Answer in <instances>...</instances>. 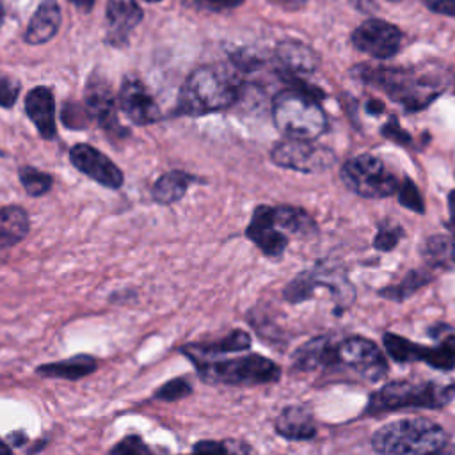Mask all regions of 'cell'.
<instances>
[{
  "label": "cell",
  "mask_w": 455,
  "mask_h": 455,
  "mask_svg": "<svg viewBox=\"0 0 455 455\" xmlns=\"http://www.w3.org/2000/svg\"><path fill=\"white\" fill-rule=\"evenodd\" d=\"M142 9L135 0H108L107 4V41L124 44L132 30L140 23Z\"/></svg>",
  "instance_id": "cell-14"
},
{
  "label": "cell",
  "mask_w": 455,
  "mask_h": 455,
  "mask_svg": "<svg viewBox=\"0 0 455 455\" xmlns=\"http://www.w3.org/2000/svg\"><path fill=\"white\" fill-rule=\"evenodd\" d=\"M323 92L304 82L293 80L290 89L281 91L274 98L272 116L275 126L288 139L313 140L323 133L327 126L325 114L318 103Z\"/></svg>",
  "instance_id": "cell-2"
},
{
  "label": "cell",
  "mask_w": 455,
  "mask_h": 455,
  "mask_svg": "<svg viewBox=\"0 0 455 455\" xmlns=\"http://www.w3.org/2000/svg\"><path fill=\"white\" fill-rule=\"evenodd\" d=\"M96 370V359L91 355H75L64 361H57V363H46L43 366H39L36 371L43 377L48 379H69V380H76L82 379L89 373H92Z\"/></svg>",
  "instance_id": "cell-22"
},
{
  "label": "cell",
  "mask_w": 455,
  "mask_h": 455,
  "mask_svg": "<svg viewBox=\"0 0 455 455\" xmlns=\"http://www.w3.org/2000/svg\"><path fill=\"white\" fill-rule=\"evenodd\" d=\"M20 181L28 196H43L52 187V176L34 167H21Z\"/></svg>",
  "instance_id": "cell-28"
},
{
  "label": "cell",
  "mask_w": 455,
  "mask_h": 455,
  "mask_svg": "<svg viewBox=\"0 0 455 455\" xmlns=\"http://www.w3.org/2000/svg\"><path fill=\"white\" fill-rule=\"evenodd\" d=\"M110 455H153V451L139 435H126L110 450Z\"/></svg>",
  "instance_id": "cell-31"
},
{
  "label": "cell",
  "mask_w": 455,
  "mask_h": 455,
  "mask_svg": "<svg viewBox=\"0 0 455 455\" xmlns=\"http://www.w3.org/2000/svg\"><path fill=\"white\" fill-rule=\"evenodd\" d=\"M446 444L444 428L425 418L391 421L371 435V446L379 455H439Z\"/></svg>",
  "instance_id": "cell-3"
},
{
  "label": "cell",
  "mask_w": 455,
  "mask_h": 455,
  "mask_svg": "<svg viewBox=\"0 0 455 455\" xmlns=\"http://www.w3.org/2000/svg\"><path fill=\"white\" fill-rule=\"evenodd\" d=\"M240 92V75L228 64L201 66L187 78L180 92L178 110L201 116L231 107Z\"/></svg>",
  "instance_id": "cell-1"
},
{
  "label": "cell",
  "mask_w": 455,
  "mask_h": 455,
  "mask_svg": "<svg viewBox=\"0 0 455 455\" xmlns=\"http://www.w3.org/2000/svg\"><path fill=\"white\" fill-rule=\"evenodd\" d=\"M71 164L94 181L108 188H119L123 185L121 169L101 151L89 144H76L69 151Z\"/></svg>",
  "instance_id": "cell-11"
},
{
  "label": "cell",
  "mask_w": 455,
  "mask_h": 455,
  "mask_svg": "<svg viewBox=\"0 0 455 455\" xmlns=\"http://www.w3.org/2000/svg\"><path fill=\"white\" fill-rule=\"evenodd\" d=\"M366 108H368V112H370V114L379 116V114L384 110V103H382V101H379V100H370V101L366 103Z\"/></svg>",
  "instance_id": "cell-40"
},
{
  "label": "cell",
  "mask_w": 455,
  "mask_h": 455,
  "mask_svg": "<svg viewBox=\"0 0 455 455\" xmlns=\"http://www.w3.org/2000/svg\"><path fill=\"white\" fill-rule=\"evenodd\" d=\"M275 59L283 66V69H286L291 75L313 73L320 64L316 52L306 46L304 43L297 41L279 43L275 48Z\"/></svg>",
  "instance_id": "cell-20"
},
{
  "label": "cell",
  "mask_w": 455,
  "mask_h": 455,
  "mask_svg": "<svg viewBox=\"0 0 455 455\" xmlns=\"http://www.w3.org/2000/svg\"><path fill=\"white\" fill-rule=\"evenodd\" d=\"M441 345H444L453 355H455V334H451V336H448V338H444L443 339V343Z\"/></svg>",
  "instance_id": "cell-42"
},
{
  "label": "cell",
  "mask_w": 455,
  "mask_h": 455,
  "mask_svg": "<svg viewBox=\"0 0 455 455\" xmlns=\"http://www.w3.org/2000/svg\"><path fill=\"white\" fill-rule=\"evenodd\" d=\"M403 231L400 226H393V224H382L375 240H373V247L379 251H391L402 238Z\"/></svg>",
  "instance_id": "cell-32"
},
{
  "label": "cell",
  "mask_w": 455,
  "mask_h": 455,
  "mask_svg": "<svg viewBox=\"0 0 455 455\" xmlns=\"http://www.w3.org/2000/svg\"><path fill=\"white\" fill-rule=\"evenodd\" d=\"M270 156L279 167L299 172H322L336 162V155L329 148L300 139H286L275 144Z\"/></svg>",
  "instance_id": "cell-7"
},
{
  "label": "cell",
  "mask_w": 455,
  "mask_h": 455,
  "mask_svg": "<svg viewBox=\"0 0 455 455\" xmlns=\"http://www.w3.org/2000/svg\"><path fill=\"white\" fill-rule=\"evenodd\" d=\"M389 2H398V0H389Z\"/></svg>",
  "instance_id": "cell-47"
},
{
  "label": "cell",
  "mask_w": 455,
  "mask_h": 455,
  "mask_svg": "<svg viewBox=\"0 0 455 455\" xmlns=\"http://www.w3.org/2000/svg\"><path fill=\"white\" fill-rule=\"evenodd\" d=\"M146 2H160V0H146Z\"/></svg>",
  "instance_id": "cell-46"
},
{
  "label": "cell",
  "mask_w": 455,
  "mask_h": 455,
  "mask_svg": "<svg viewBox=\"0 0 455 455\" xmlns=\"http://www.w3.org/2000/svg\"><path fill=\"white\" fill-rule=\"evenodd\" d=\"M448 210H450V220H448V229L455 236V190L450 192L448 196Z\"/></svg>",
  "instance_id": "cell-38"
},
{
  "label": "cell",
  "mask_w": 455,
  "mask_h": 455,
  "mask_svg": "<svg viewBox=\"0 0 455 455\" xmlns=\"http://www.w3.org/2000/svg\"><path fill=\"white\" fill-rule=\"evenodd\" d=\"M336 363L350 368L370 382H379L387 373V364L380 348L361 336H350L338 341Z\"/></svg>",
  "instance_id": "cell-8"
},
{
  "label": "cell",
  "mask_w": 455,
  "mask_h": 455,
  "mask_svg": "<svg viewBox=\"0 0 455 455\" xmlns=\"http://www.w3.org/2000/svg\"><path fill=\"white\" fill-rule=\"evenodd\" d=\"M0 455H12L11 446L5 441H2V439H0Z\"/></svg>",
  "instance_id": "cell-43"
},
{
  "label": "cell",
  "mask_w": 455,
  "mask_h": 455,
  "mask_svg": "<svg viewBox=\"0 0 455 455\" xmlns=\"http://www.w3.org/2000/svg\"><path fill=\"white\" fill-rule=\"evenodd\" d=\"M190 181H192V176L183 171L165 172L153 185V199L160 204L176 203L185 196Z\"/></svg>",
  "instance_id": "cell-24"
},
{
  "label": "cell",
  "mask_w": 455,
  "mask_h": 455,
  "mask_svg": "<svg viewBox=\"0 0 455 455\" xmlns=\"http://www.w3.org/2000/svg\"><path fill=\"white\" fill-rule=\"evenodd\" d=\"M203 380L212 384L231 386H254L275 382L281 375V368L268 357L251 354L235 359H192Z\"/></svg>",
  "instance_id": "cell-4"
},
{
  "label": "cell",
  "mask_w": 455,
  "mask_h": 455,
  "mask_svg": "<svg viewBox=\"0 0 455 455\" xmlns=\"http://www.w3.org/2000/svg\"><path fill=\"white\" fill-rule=\"evenodd\" d=\"M272 220L281 231L295 235H311L315 233V220L300 208L293 206H272Z\"/></svg>",
  "instance_id": "cell-25"
},
{
  "label": "cell",
  "mask_w": 455,
  "mask_h": 455,
  "mask_svg": "<svg viewBox=\"0 0 455 455\" xmlns=\"http://www.w3.org/2000/svg\"><path fill=\"white\" fill-rule=\"evenodd\" d=\"M224 455H251L249 448L238 441H226Z\"/></svg>",
  "instance_id": "cell-37"
},
{
  "label": "cell",
  "mask_w": 455,
  "mask_h": 455,
  "mask_svg": "<svg viewBox=\"0 0 455 455\" xmlns=\"http://www.w3.org/2000/svg\"><path fill=\"white\" fill-rule=\"evenodd\" d=\"M25 110L44 139L55 137V101L46 87L32 89L25 98Z\"/></svg>",
  "instance_id": "cell-17"
},
{
  "label": "cell",
  "mask_w": 455,
  "mask_h": 455,
  "mask_svg": "<svg viewBox=\"0 0 455 455\" xmlns=\"http://www.w3.org/2000/svg\"><path fill=\"white\" fill-rule=\"evenodd\" d=\"M398 201L402 206H405L407 210H412L416 213H423L425 212V203H423V197L418 190V187L414 185V181L411 180H403L400 185H398Z\"/></svg>",
  "instance_id": "cell-29"
},
{
  "label": "cell",
  "mask_w": 455,
  "mask_h": 455,
  "mask_svg": "<svg viewBox=\"0 0 455 455\" xmlns=\"http://www.w3.org/2000/svg\"><path fill=\"white\" fill-rule=\"evenodd\" d=\"M251 347V336L245 331H233L226 338L213 341V343H201V345H190L183 347V352L190 359H204L210 355L224 354V352H238Z\"/></svg>",
  "instance_id": "cell-23"
},
{
  "label": "cell",
  "mask_w": 455,
  "mask_h": 455,
  "mask_svg": "<svg viewBox=\"0 0 455 455\" xmlns=\"http://www.w3.org/2000/svg\"><path fill=\"white\" fill-rule=\"evenodd\" d=\"M382 135L391 139L396 144H411V135L398 124V121L395 117H391L384 126H382Z\"/></svg>",
  "instance_id": "cell-34"
},
{
  "label": "cell",
  "mask_w": 455,
  "mask_h": 455,
  "mask_svg": "<svg viewBox=\"0 0 455 455\" xmlns=\"http://www.w3.org/2000/svg\"><path fill=\"white\" fill-rule=\"evenodd\" d=\"M247 238L254 242L263 254L281 256L288 245V236L275 228L272 220V206H258L245 229Z\"/></svg>",
  "instance_id": "cell-13"
},
{
  "label": "cell",
  "mask_w": 455,
  "mask_h": 455,
  "mask_svg": "<svg viewBox=\"0 0 455 455\" xmlns=\"http://www.w3.org/2000/svg\"><path fill=\"white\" fill-rule=\"evenodd\" d=\"M28 215L20 206L0 208V254L9 251L28 233Z\"/></svg>",
  "instance_id": "cell-21"
},
{
  "label": "cell",
  "mask_w": 455,
  "mask_h": 455,
  "mask_svg": "<svg viewBox=\"0 0 455 455\" xmlns=\"http://www.w3.org/2000/svg\"><path fill=\"white\" fill-rule=\"evenodd\" d=\"M201 2L204 7L213 9V11H222V9H231L242 4V0H197Z\"/></svg>",
  "instance_id": "cell-36"
},
{
  "label": "cell",
  "mask_w": 455,
  "mask_h": 455,
  "mask_svg": "<svg viewBox=\"0 0 455 455\" xmlns=\"http://www.w3.org/2000/svg\"><path fill=\"white\" fill-rule=\"evenodd\" d=\"M275 430L279 435L290 441H306L315 437L316 423L311 411L304 405H290L281 411L275 419Z\"/></svg>",
  "instance_id": "cell-18"
},
{
  "label": "cell",
  "mask_w": 455,
  "mask_h": 455,
  "mask_svg": "<svg viewBox=\"0 0 455 455\" xmlns=\"http://www.w3.org/2000/svg\"><path fill=\"white\" fill-rule=\"evenodd\" d=\"M59 27H60L59 4L55 0H43L27 27L25 41L28 44H43L57 34Z\"/></svg>",
  "instance_id": "cell-19"
},
{
  "label": "cell",
  "mask_w": 455,
  "mask_h": 455,
  "mask_svg": "<svg viewBox=\"0 0 455 455\" xmlns=\"http://www.w3.org/2000/svg\"><path fill=\"white\" fill-rule=\"evenodd\" d=\"M119 107L135 124H149L160 119V108L144 84L137 78H126L119 91Z\"/></svg>",
  "instance_id": "cell-12"
},
{
  "label": "cell",
  "mask_w": 455,
  "mask_h": 455,
  "mask_svg": "<svg viewBox=\"0 0 455 455\" xmlns=\"http://www.w3.org/2000/svg\"><path fill=\"white\" fill-rule=\"evenodd\" d=\"M423 258L430 267L455 268V236H430L423 245Z\"/></svg>",
  "instance_id": "cell-26"
},
{
  "label": "cell",
  "mask_w": 455,
  "mask_h": 455,
  "mask_svg": "<svg viewBox=\"0 0 455 455\" xmlns=\"http://www.w3.org/2000/svg\"><path fill=\"white\" fill-rule=\"evenodd\" d=\"M455 396V386H437L432 382L393 380L384 384L368 402V412H386L407 407H443Z\"/></svg>",
  "instance_id": "cell-5"
},
{
  "label": "cell",
  "mask_w": 455,
  "mask_h": 455,
  "mask_svg": "<svg viewBox=\"0 0 455 455\" xmlns=\"http://www.w3.org/2000/svg\"><path fill=\"white\" fill-rule=\"evenodd\" d=\"M274 4H277V5H281V7H284V9H299V7H302L307 0H272Z\"/></svg>",
  "instance_id": "cell-39"
},
{
  "label": "cell",
  "mask_w": 455,
  "mask_h": 455,
  "mask_svg": "<svg viewBox=\"0 0 455 455\" xmlns=\"http://www.w3.org/2000/svg\"><path fill=\"white\" fill-rule=\"evenodd\" d=\"M430 279H432V274H428L427 270H412V272H409L398 284L382 288V290L379 291V295H380V297H386V299H389V300L400 302V300H405L411 293H414V291L419 290L421 286H425Z\"/></svg>",
  "instance_id": "cell-27"
},
{
  "label": "cell",
  "mask_w": 455,
  "mask_h": 455,
  "mask_svg": "<svg viewBox=\"0 0 455 455\" xmlns=\"http://www.w3.org/2000/svg\"><path fill=\"white\" fill-rule=\"evenodd\" d=\"M85 107L87 114L94 117L105 130H119L116 119V100L105 82L98 75H91L85 85Z\"/></svg>",
  "instance_id": "cell-15"
},
{
  "label": "cell",
  "mask_w": 455,
  "mask_h": 455,
  "mask_svg": "<svg viewBox=\"0 0 455 455\" xmlns=\"http://www.w3.org/2000/svg\"><path fill=\"white\" fill-rule=\"evenodd\" d=\"M190 393H192V386L188 380L172 379L156 389L155 398H160L165 402H174V400H181V398L188 396Z\"/></svg>",
  "instance_id": "cell-30"
},
{
  "label": "cell",
  "mask_w": 455,
  "mask_h": 455,
  "mask_svg": "<svg viewBox=\"0 0 455 455\" xmlns=\"http://www.w3.org/2000/svg\"><path fill=\"white\" fill-rule=\"evenodd\" d=\"M427 5L435 12L455 16V0H427Z\"/></svg>",
  "instance_id": "cell-35"
},
{
  "label": "cell",
  "mask_w": 455,
  "mask_h": 455,
  "mask_svg": "<svg viewBox=\"0 0 455 455\" xmlns=\"http://www.w3.org/2000/svg\"><path fill=\"white\" fill-rule=\"evenodd\" d=\"M336 345L331 336H318L306 341L293 354V368L299 371H313L320 368H332L336 363Z\"/></svg>",
  "instance_id": "cell-16"
},
{
  "label": "cell",
  "mask_w": 455,
  "mask_h": 455,
  "mask_svg": "<svg viewBox=\"0 0 455 455\" xmlns=\"http://www.w3.org/2000/svg\"><path fill=\"white\" fill-rule=\"evenodd\" d=\"M20 94V84L11 76L0 75V107H12Z\"/></svg>",
  "instance_id": "cell-33"
},
{
  "label": "cell",
  "mask_w": 455,
  "mask_h": 455,
  "mask_svg": "<svg viewBox=\"0 0 455 455\" xmlns=\"http://www.w3.org/2000/svg\"><path fill=\"white\" fill-rule=\"evenodd\" d=\"M2 21H4V7L0 4V25H2Z\"/></svg>",
  "instance_id": "cell-45"
},
{
  "label": "cell",
  "mask_w": 455,
  "mask_h": 455,
  "mask_svg": "<svg viewBox=\"0 0 455 455\" xmlns=\"http://www.w3.org/2000/svg\"><path fill=\"white\" fill-rule=\"evenodd\" d=\"M73 2V5L76 7V9H80L82 12H89L91 9H92V5H94V0H71Z\"/></svg>",
  "instance_id": "cell-41"
},
{
  "label": "cell",
  "mask_w": 455,
  "mask_h": 455,
  "mask_svg": "<svg viewBox=\"0 0 455 455\" xmlns=\"http://www.w3.org/2000/svg\"><path fill=\"white\" fill-rule=\"evenodd\" d=\"M439 455H455V444H446Z\"/></svg>",
  "instance_id": "cell-44"
},
{
  "label": "cell",
  "mask_w": 455,
  "mask_h": 455,
  "mask_svg": "<svg viewBox=\"0 0 455 455\" xmlns=\"http://www.w3.org/2000/svg\"><path fill=\"white\" fill-rule=\"evenodd\" d=\"M382 343L386 352L398 363L423 361L437 370H451L455 366V355L444 347H425L412 343L398 334L386 332L382 336Z\"/></svg>",
  "instance_id": "cell-9"
},
{
  "label": "cell",
  "mask_w": 455,
  "mask_h": 455,
  "mask_svg": "<svg viewBox=\"0 0 455 455\" xmlns=\"http://www.w3.org/2000/svg\"><path fill=\"white\" fill-rule=\"evenodd\" d=\"M341 180L352 192L368 199L387 197L398 190V180L371 155H359L347 160L341 167Z\"/></svg>",
  "instance_id": "cell-6"
},
{
  "label": "cell",
  "mask_w": 455,
  "mask_h": 455,
  "mask_svg": "<svg viewBox=\"0 0 455 455\" xmlns=\"http://www.w3.org/2000/svg\"><path fill=\"white\" fill-rule=\"evenodd\" d=\"M400 30L382 20H366L352 34L354 46L375 59L395 55L400 48Z\"/></svg>",
  "instance_id": "cell-10"
}]
</instances>
